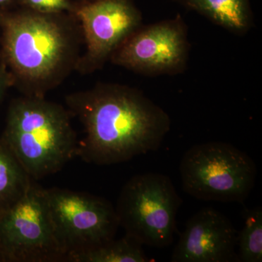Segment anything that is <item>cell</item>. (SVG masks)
<instances>
[{
	"mask_svg": "<svg viewBox=\"0 0 262 262\" xmlns=\"http://www.w3.org/2000/svg\"><path fill=\"white\" fill-rule=\"evenodd\" d=\"M15 1L17 2V0H0V10H3V8L9 6Z\"/></svg>",
	"mask_w": 262,
	"mask_h": 262,
	"instance_id": "cell-17",
	"label": "cell"
},
{
	"mask_svg": "<svg viewBox=\"0 0 262 262\" xmlns=\"http://www.w3.org/2000/svg\"><path fill=\"white\" fill-rule=\"evenodd\" d=\"M65 13L0 10L3 63L24 96L44 98L77 70L83 35Z\"/></svg>",
	"mask_w": 262,
	"mask_h": 262,
	"instance_id": "cell-2",
	"label": "cell"
},
{
	"mask_svg": "<svg viewBox=\"0 0 262 262\" xmlns=\"http://www.w3.org/2000/svg\"><path fill=\"white\" fill-rule=\"evenodd\" d=\"M183 190L196 199L244 203L256 183V164L230 144L210 141L193 146L181 161Z\"/></svg>",
	"mask_w": 262,
	"mask_h": 262,
	"instance_id": "cell-4",
	"label": "cell"
},
{
	"mask_svg": "<svg viewBox=\"0 0 262 262\" xmlns=\"http://www.w3.org/2000/svg\"><path fill=\"white\" fill-rule=\"evenodd\" d=\"M86 51L77 71L90 74L102 68L114 52L142 25L141 12L133 0H93L75 7Z\"/></svg>",
	"mask_w": 262,
	"mask_h": 262,
	"instance_id": "cell-9",
	"label": "cell"
},
{
	"mask_svg": "<svg viewBox=\"0 0 262 262\" xmlns=\"http://www.w3.org/2000/svg\"><path fill=\"white\" fill-rule=\"evenodd\" d=\"M66 103L84 127L77 155L95 165L124 163L156 151L171 126L163 108L125 84L98 83L69 95Z\"/></svg>",
	"mask_w": 262,
	"mask_h": 262,
	"instance_id": "cell-1",
	"label": "cell"
},
{
	"mask_svg": "<svg viewBox=\"0 0 262 262\" xmlns=\"http://www.w3.org/2000/svg\"><path fill=\"white\" fill-rule=\"evenodd\" d=\"M0 258L14 262L65 261L45 196L35 182L0 209Z\"/></svg>",
	"mask_w": 262,
	"mask_h": 262,
	"instance_id": "cell-6",
	"label": "cell"
},
{
	"mask_svg": "<svg viewBox=\"0 0 262 262\" xmlns=\"http://www.w3.org/2000/svg\"><path fill=\"white\" fill-rule=\"evenodd\" d=\"M237 235L227 216L214 208H203L188 220L170 261H239L235 253Z\"/></svg>",
	"mask_w": 262,
	"mask_h": 262,
	"instance_id": "cell-10",
	"label": "cell"
},
{
	"mask_svg": "<svg viewBox=\"0 0 262 262\" xmlns=\"http://www.w3.org/2000/svg\"><path fill=\"white\" fill-rule=\"evenodd\" d=\"M222 28L244 35L254 25L251 0H174Z\"/></svg>",
	"mask_w": 262,
	"mask_h": 262,
	"instance_id": "cell-11",
	"label": "cell"
},
{
	"mask_svg": "<svg viewBox=\"0 0 262 262\" xmlns=\"http://www.w3.org/2000/svg\"><path fill=\"white\" fill-rule=\"evenodd\" d=\"M34 182L11 150L0 139V209L16 201Z\"/></svg>",
	"mask_w": 262,
	"mask_h": 262,
	"instance_id": "cell-13",
	"label": "cell"
},
{
	"mask_svg": "<svg viewBox=\"0 0 262 262\" xmlns=\"http://www.w3.org/2000/svg\"><path fill=\"white\" fill-rule=\"evenodd\" d=\"M244 226L237 235L239 261H262V210L261 207L244 212Z\"/></svg>",
	"mask_w": 262,
	"mask_h": 262,
	"instance_id": "cell-14",
	"label": "cell"
},
{
	"mask_svg": "<svg viewBox=\"0 0 262 262\" xmlns=\"http://www.w3.org/2000/svg\"><path fill=\"white\" fill-rule=\"evenodd\" d=\"M190 45L182 15L141 26L110 57L113 64L146 76L175 75L187 67Z\"/></svg>",
	"mask_w": 262,
	"mask_h": 262,
	"instance_id": "cell-8",
	"label": "cell"
},
{
	"mask_svg": "<svg viewBox=\"0 0 262 262\" xmlns=\"http://www.w3.org/2000/svg\"><path fill=\"white\" fill-rule=\"evenodd\" d=\"M52 224L66 259L115 238L120 227L115 207L105 198L61 188L44 189Z\"/></svg>",
	"mask_w": 262,
	"mask_h": 262,
	"instance_id": "cell-7",
	"label": "cell"
},
{
	"mask_svg": "<svg viewBox=\"0 0 262 262\" xmlns=\"http://www.w3.org/2000/svg\"><path fill=\"white\" fill-rule=\"evenodd\" d=\"M66 261L70 262H150L139 241L125 234L121 239L115 238L69 255Z\"/></svg>",
	"mask_w": 262,
	"mask_h": 262,
	"instance_id": "cell-12",
	"label": "cell"
},
{
	"mask_svg": "<svg viewBox=\"0 0 262 262\" xmlns=\"http://www.w3.org/2000/svg\"><path fill=\"white\" fill-rule=\"evenodd\" d=\"M27 9L42 13H73L75 5L70 0H17Z\"/></svg>",
	"mask_w": 262,
	"mask_h": 262,
	"instance_id": "cell-15",
	"label": "cell"
},
{
	"mask_svg": "<svg viewBox=\"0 0 262 262\" xmlns=\"http://www.w3.org/2000/svg\"><path fill=\"white\" fill-rule=\"evenodd\" d=\"M15 79L8 67L2 63L0 64V101L3 99L5 93L12 86L15 85Z\"/></svg>",
	"mask_w": 262,
	"mask_h": 262,
	"instance_id": "cell-16",
	"label": "cell"
},
{
	"mask_svg": "<svg viewBox=\"0 0 262 262\" xmlns=\"http://www.w3.org/2000/svg\"><path fill=\"white\" fill-rule=\"evenodd\" d=\"M70 114L45 97L24 96L10 104L1 139L33 180L57 173L77 156Z\"/></svg>",
	"mask_w": 262,
	"mask_h": 262,
	"instance_id": "cell-3",
	"label": "cell"
},
{
	"mask_svg": "<svg viewBox=\"0 0 262 262\" xmlns=\"http://www.w3.org/2000/svg\"><path fill=\"white\" fill-rule=\"evenodd\" d=\"M182 203L168 176H134L122 187L115 211L125 234L142 245L168 247L177 231V215Z\"/></svg>",
	"mask_w": 262,
	"mask_h": 262,
	"instance_id": "cell-5",
	"label": "cell"
}]
</instances>
